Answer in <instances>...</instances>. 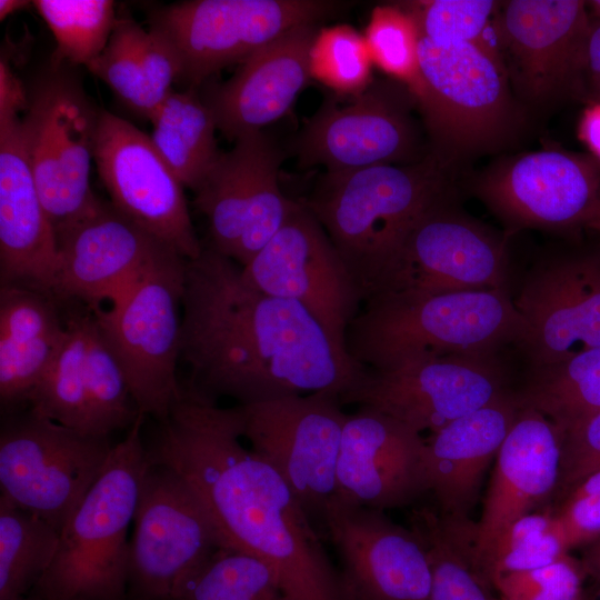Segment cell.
Returning a JSON list of instances; mask_svg holds the SVG:
<instances>
[{
    "label": "cell",
    "instance_id": "e575fe53",
    "mask_svg": "<svg viewBox=\"0 0 600 600\" xmlns=\"http://www.w3.org/2000/svg\"><path fill=\"white\" fill-rule=\"evenodd\" d=\"M168 600H287L276 573L250 554L218 548Z\"/></svg>",
    "mask_w": 600,
    "mask_h": 600
},
{
    "label": "cell",
    "instance_id": "5b68a950",
    "mask_svg": "<svg viewBox=\"0 0 600 600\" xmlns=\"http://www.w3.org/2000/svg\"><path fill=\"white\" fill-rule=\"evenodd\" d=\"M140 414L60 531L38 600H128L129 526L149 466Z\"/></svg>",
    "mask_w": 600,
    "mask_h": 600
},
{
    "label": "cell",
    "instance_id": "c3c4849f",
    "mask_svg": "<svg viewBox=\"0 0 600 600\" xmlns=\"http://www.w3.org/2000/svg\"><path fill=\"white\" fill-rule=\"evenodd\" d=\"M600 496V470L586 477L579 482L570 492H568L564 499H579L586 497Z\"/></svg>",
    "mask_w": 600,
    "mask_h": 600
},
{
    "label": "cell",
    "instance_id": "7402d4cb",
    "mask_svg": "<svg viewBox=\"0 0 600 600\" xmlns=\"http://www.w3.org/2000/svg\"><path fill=\"white\" fill-rule=\"evenodd\" d=\"M56 237L58 268L52 296L82 301L91 310L103 301L112 303L164 254L176 251L103 201Z\"/></svg>",
    "mask_w": 600,
    "mask_h": 600
},
{
    "label": "cell",
    "instance_id": "d4e9b609",
    "mask_svg": "<svg viewBox=\"0 0 600 600\" xmlns=\"http://www.w3.org/2000/svg\"><path fill=\"white\" fill-rule=\"evenodd\" d=\"M514 307L530 367L559 363L600 346V257L563 259L531 272Z\"/></svg>",
    "mask_w": 600,
    "mask_h": 600
},
{
    "label": "cell",
    "instance_id": "ee69618b",
    "mask_svg": "<svg viewBox=\"0 0 600 600\" xmlns=\"http://www.w3.org/2000/svg\"><path fill=\"white\" fill-rule=\"evenodd\" d=\"M142 57L147 90L154 111L174 90L173 84L179 80V63L168 43L150 29H146L143 34Z\"/></svg>",
    "mask_w": 600,
    "mask_h": 600
},
{
    "label": "cell",
    "instance_id": "cb8c5ba5",
    "mask_svg": "<svg viewBox=\"0 0 600 600\" xmlns=\"http://www.w3.org/2000/svg\"><path fill=\"white\" fill-rule=\"evenodd\" d=\"M423 457L421 433L359 407L344 422L333 497L382 511L409 506L428 492Z\"/></svg>",
    "mask_w": 600,
    "mask_h": 600
},
{
    "label": "cell",
    "instance_id": "f546056e",
    "mask_svg": "<svg viewBox=\"0 0 600 600\" xmlns=\"http://www.w3.org/2000/svg\"><path fill=\"white\" fill-rule=\"evenodd\" d=\"M149 121L156 149L183 187L196 191L221 153L213 116L198 89L173 90Z\"/></svg>",
    "mask_w": 600,
    "mask_h": 600
},
{
    "label": "cell",
    "instance_id": "9a60e30c",
    "mask_svg": "<svg viewBox=\"0 0 600 600\" xmlns=\"http://www.w3.org/2000/svg\"><path fill=\"white\" fill-rule=\"evenodd\" d=\"M509 391L498 356L423 357L367 369L339 402L371 408L419 433H433Z\"/></svg>",
    "mask_w": 600,
    "mask_h": 600
},
{
    "label": "cell",
    "instance_id": "4fadbf2b",
    "mask_svg": "<svg viewBox=\"0 0 600 600\" xmlns=\"http://www.w3.org/2000/svg\"><path fill=\"white\" fill-rule=\"evenodd\" d=\"M241 438L289 484L312 522L323 523L336 493L348 414L328 393L290 396L234 407Z\"/></svg>",
    "mask_w": 600,
    "mask_h": 600
},
{
    "label": "cell",
    "instance_id": "f907efd6",
    "mask_svg": "<svg viewBox=\"0 0 600 600\" xmlns=\"http://www.w3.org/2000/svg\"><path fill=\"white\" fill-rule=\"evenodd\" d=\"M32 4V1L26 0H1L0 1V19L3 20L8 16L21 11Z\"/></svg>",
    "mask_w": 600,
    "mask_h": 600
},
{
    "label": "cell",
    "instance_id": "2e32d148",
    "mask_svg": "<svg viewBox=\"0 0 600 600\" xmlns=\"http://www.w3.org/2000/svg\"><path fill=\"white\" fill-rule=\"evenodd\" d=\"M282 152L262 131L240 137L194 191L211 247L246 267L282 227L297 201L279 186Z\"/></svg>",
    "mask_w": 600,
    "mask_h": 600
},
{
    "label": "cell",
    "instance_id": "8d00e7d4",
    "mask_svg": "<svg viewBox=\"0 0 600 600\" xmlns=\"http://www.w3.org/2000/svg\"><path fill=\"white\" fill-rule=\"evenodd\" d=\"M568 550L553 514L528 513L497 539L474 570L489 586L500 576L557 562L569 556Z\"/></svg>",
    "mask_w": 600,
    "mask_h": 600
},
{
    "label": "cell",
    "instance_id": "681fc988",
    "mask_svg": "<svg viewBox=\"0 0 600 600\" xmlns=\"http://www.w3.org/2000/svg\"><path fill=\"white\" fill-rule=\"evenodd\" d=\"M584 573L600 582V536L591 541L581 561Z\"/></svg>",
    "mask_w": 600,
    "mask_h": 600
},
{
    "label": "cell",
    "instance_id": "ab89813d",
    "mask_svg": "<svg viewBox=\"0 0 600 600\" xmlns=\"http://www.w3.org/2000/svg\"><path fill=\"white\" fill-rule=\"evenodd\" d=\"M364 36L347 24L319 29L310 49V76L337 94L352 97L373 81Z\"/></svg>",
    "mask_w": 600,
    "mask_h": 600
},
{
    "label": "cell",
    "instance_id": "d6a6232c",
    "mask_svg": "<svg viewBox=\"0 0 600 600\" xmlns=\"http://www.w3.org/2000/svg\"><path fill=\"white\" fill-rule=\"evenodd\" d=\"M60 531L0 494V600L29 596L50 567Z\"/></svg>",
    "mask_w": 600,
    "mask_h": 600
},
{
    "label": "cell",
    "instance_id": "60d3db41",
    "mask_svg": "<svg viewBox=\"0 0 600 600\" xmlns=\"http://www.w3.org/2000/svg\"><path fill=\"white\" fill-rule=\"evenodd\" d=\"M363 36L373 63L412 92L420 78L419 32L413 19L398 3L378 6Z\"/></svg>",
    "mask_w": 600,
    "mask_h": 600
},
{
    "label": "cell",
    "instance_id": "ffe728a7",
    "mask_svg": "<svg viewBox=\"0 0 600 600\" xmlns=\"http://www.w3.org/2000/svg\"><path fill=\"white\" fill-rule=\"evenodd\" d=\"M94 162L117 211L186 260L200 256L203 244L191 221L184 187L149 136L101 110Z\"/></svg>",
    "mask_w": 600,
    "mask_h": 600
},
{
    "label": "cell",
    "instance_id": "52a82bcc",
    "mask_svg": "<svg viewBox=\"0 0 600 600\" xmlns=\"http://www.w3.org/2000/svg\"><path fill=\"white\" fill-rule=\"evenodd\" d=\"M187 260L170 251L107 310H91L140 413L164 420L182 387L181 318Z\"/></svg>",
    "mask_w": 600,
    "mask_h": 600
},
{
    "label": "cell",
    "instance_id": "ba28073f",
    "mask_svg": "<svg viewBox=\"0 0 600 600\" xmlns=\"http://www.w3.org/2000/svg\"><path fill=\"white\" fill-rule=\"evenodd\" d=\"M346 3L326 0H192L152 8L149 29L171 48L179 83L199 89L288 30L318 23Z\"/></svg>",
    "mask_w": 600,
    "mask_h": 600
},
{
    "label": "cell",
    "instance_id": "9c48e42d",
    "mask_svg": "<svg viewBox=\"0 0 600 600\" xmlns=\"http://www.w3.org/2000/svg\"><path fill=\"white\" fill-rule=\"evenodd\" d=\"M63 66H51L28 93L22 136L40 199L54 231L100 203L90 186L100 111Z\"/></svg>",
    "mask_w": 600,
    "mask_h": 600
},
{
    "label": "cell",
    "instance_id": "8fae6325",
    "mask_svg": "<svg viewBox=\"0 0 600 600\" xmlns=\"http://www.w3.org/2000/svg\"><path fill=\"white\" fill-rule=\"evenodd\" d=\"M591 20L582 0L500 2L494 47L521 104L542 108L586 93Z\"/></svg>",
    "mask_w": 600,
    "mask_h": 600
},
{
    "label": "cell",
    "instance_id": "3957f363",
    "mask_svg": "<svg viewBox=\"0 0 600 600\" xmlns=\"http://www.w3.org/2000/svg\"><path fill=\"white\" fill-rule=\"evenodd\" d=\"M452 172L433 156L326 173L301 202L326 230L362 303L388 289L416 224L450 199Z\"/></svg>",
    "mask_w": 600,
    "mask_h": 600
},
{
    "label": "cell",
    "instance_id": "7c38bea8",
    "mask_svg": "<svg viewBox=\"0 0 600 600\" xmlns=\"http://www.w3.org/2000/svg\"><path fill=\"white\" fill-rule=\"evenodd\" d=\"M414 108L408 87L391 78L373 80L343 107L329 98L294 140L298 163L337 173L420 161L430 149L412 116Z\"/></svg>",
    "mask_w": 600,
    "mask_h": 600
},
{
    "label": "cell",
    "instance_id": "f35d334b",
    "mask_svg": "<svg viewBox=\"0 0 600 600\" xmlns=\"http://www.w3.org/2000/svg\"><path fill=\"white\" fill-rule=\"evenodd\" d=\"M144 32L146 29L130 14H118L104 50L87 69L102 80L128 109L149 120L153 109L142 57Z\"/></svg>",
    "mask_w": 600,
    "mask_h": 600
},
{
    "label": "cell",
    "instance_id": "f6af8a7d",
    "mask_svg": "<svg viewBox=\"0 0 600 600\" xmlns=\"http://www.w3.org/2000/svg\"><path fill=\"white\" fill-rule=\"evenodd\" d=\"M553 516L568 549L600 536V496L564 499Z\"/></svg>",
    "mask_w": 600,
    "mask_h": 600
},
{
    "label": "cell",
    "instance_id": "4316f807",
    "mask_svg": "<svg viewBox=\"0 0 600 600\" xmlns=\"http://www.w3.org/2000/svg\"><path fill=\"white\" fill-rule=\"evenodd\" d=\"M562 437L544 414L520 407L496 456L482 514L473 527L474 569L514 521L557 493Z\"/></svg>",
    "mask_w": 600,
    "mask_h": 600
},
{
    "label": "cell",
    "instance_id": "7dc6e473",
    "mask_svg": "<svg viewBox=\"0 0 600 600\" xmlns=\"http://www.w3.org/2000/svg\"><path fill=\"white\" fill-rule=\"evenodd\" d=\"M579 136L592 156L600 160V102L584 110L579 123Z\"/></svg>",
    "mask_w": 600,
    "mask_h": 600
},
{
    "label": "cell",
    "instance_id": "e0dca14e",
    "mask_svg": "<svg viewBox=\"0 0 600 600\" xmlns=\"http://www.w3.org/2000/svg\"><path fill=\"white\" fill-rule=\"evenodd\" d=\"M241 274L259 291L301 304L348 352L347 331L362 300L326 230L301 201Z\"/></svg>",
    "mask_w": 600,
    "mask_h": 600
},
{
    "label": "cell",
    "instance_id": "1f68e13d",
    "mask_svg": "<svg viewBox=\"0 0 600 600\" xmlns=\"http://www.w3.org/2000/svg\"><path fill=\"white\" fill-rule=\"evenodd\" d=\"M514 397L520 407L538 410L563 433L600 411V346L559 363L530 367Z\"/></svg>",
    "mask_w": 600,
    "mask_h": 600
},
{
    "label": "cell",
    "instance_id": "5bb4252c",
    "mask_svg": "<svg viewBox=\"0 0 600 600\" xmlns=\"http://www.w3.org/2000/svg\"><path fill=\"white\" fill-rule=\"evenodd\" d=\"M129 539L127 599L168 600L220 542L201 502L169 467L143 474Z\"/></svg>",
    "mask_w": 600,
    "mask_h": 600
},
{
    "label": "cell",
    "instance_id": "83f0119b",
    "mask_svg": "<svg viewBox=\"0 0 600 600\" xmlns=\"http://www.w3.org/2000/svg\"><path fill=\"white\" fill-rule=\"evenodd\" d=\"M520 406L511 390L424 438V472L437 513L466 526L484 471L496 458Z\"/></svg>",
    "mask_w": 600,
    "mask_h": 600
},
{
    "label": "cell",
    "instance_id": "11a10c76",
    "mask_svg": "<svg viewBox=\"0 0 600 600\" xmlns=\"http://www.w3.org/2000/svg\"><path fill=\"white\" fill-rule=\"evenodd\" d=\"M580 600H583L582 598Z\"/></svg>",
    "mask_w": 600,
    "mask_h": 600
},
{
    "label": "cell",
    "instance_id": "f1b7e54d",
    "mask_svg": "<svg viewBox=\"0 0 600 600\" xmlns=\"http://www.w3.org/2000/svg\"><path fill=\"white\" fill-rule=\"evenodd\" d=\"M52 296L1 284L0 400L2 407L28 403L29 397L66 336Z\"/></svg>",
    "mask_w": 600,
    "mask_h": 600
},
{
    "label": "cell",
    "instance_id": "4dcf8cb0",
    "mask_svg": "<svg viewBox=\"0 0 600 600\" xmlns=\"http://www.w3.org/2000/svg\"><path fill=\"white\" fill-rule=\"evenodd\" d=\"M90 313H73L66 321L64 339L32 390L33 413L96 437L90 382L86 364Z\"/></svg>",
    "mask_w": 600,
    "mask_h": 600
},
{
    "label": "cell",
    "instance_id": "603a6c76",
    "mask_svg": "<svg viewBox=\"0 0 600 600\" xmlns=\"http://www.w3.org/2000/svg\"><path fill=\"white\" fill-rule=\"evenodd\" d=\"M507 273L504 240L452 208L448 199L412 229L383 292L499 290L506 289Z\"/></svg>",
    "mask_w": 600,
    "mask_h": 600
},
{
    "label": "cell",
    "instance_id": "bcb514c9",
    "mask_svg": "<svg viewBox=\"0 0 600 600\" xmlns=\"http://www.w3.org/2000/svg\"><path fill=\"white\" fill-rule=\"evenodd\" d=\"M586 86L591 84L600 102V21H591L584 54Z\"/></svg>",
    "mask_w": 600,
    "mask_h": 600
},
{
    "label": "cell",
    "instance_id": "8992f818",
    "mask_svg": "<svg viewBox=\"0 0 600 600\" xmlns=\"http://www.w3.org/2000/svg\"><path fill=\"white\" fill-rule=\"evenodd\" d=\"M420 78L411 92L430 153L451 172L506 148L523 120L504 68L472 43L440 44L419 34Z\"/></svg>",
    "mask_w": 600,
    "mask_h": 600
},
{
    "label": "cell",
    "instance_id": "d590c367",
    "mask_svg": "<svg viewBox=\"0 0 600 600\" xmlns=\"http://www.w3.org/2000/svg\"><path fill=\"white\" fill-rule=\"evenodd\" d=\"M32 4L56 39L53 67L87 68L104 50L118 17L110 0H36Z\"/></svg>",
    "mask_w": 600,
    "mask_h": 600
},
{
    "label": "cell",
    "instance_id": "b9f144b4",
    "mask_svg": "<svg viewBox=\"0 0 600 600\" xmlns=\"http://www.w3.org/2000/svg\"><path fill=\"white\" fill-rule=\"evenodd\" d=\"M570 556L551 564L498 577L492 586L500 600H580L584 576Z\"/></svg>",
    "mask_w": 600,
    "mask_h": 600
},
{
    "label": "cell",
    "instance_id": "836d02e7",
    "mask_svg": "<svg viewBox=\"0 0 600 600\" xmlns=\"http://www.w3.org/2000/svg\"><path fill=\"white\" fill-rule=\"evenodd\" d=\"M474 523L460 527L441 519L437 511H414L411 529L421 538L431 568L429 600H500L472 566Z\"/></svg>",
    "mask_w": 600,
    "mask_h": 600
},
{
    "label": "cell",
    "instance_id": "d6986e66",
    "mask_svg": "<svg viewBox=\"0 0 600 600\" xmlns=\"http://www.w3.org/2000/svg\"><path fill=\"white\" fill-rule=\"evenodd\" d=\"M28 93L7 61L0 62V276L1 284L52 296L57 237L40 199L22 136ZM53 297V296H52Z\"/></svg>",
    "mask_w": 600,
    "mask_h": 600
},
{
    "label": "cell",
    "instance_id": "484cf974",
    "mask_svg": "<svg viewBox=\"0 0 600 600\" xmlns=\"http://www.w3.org/2000/svg\"><path fill=\"white\" fill-rule=\"evenodd\" d=\"M317 23L297 26L240 63L224 82H206L199 94L217 129L237 140L281 118L307 86Z\"/></svg>",
    "mask_w": 600,
    "mask_h": 600
},
{
    "label": "cell",
    "instance_id": "44dd1931",
    "mask_svg": "<svg viewBox=\"0 0 600 600\" xmlns=\"http://www.w3.org/2000/svg\"><path fill=\"white\" fill-rule=\"evenodd\" d=\"M322 524L339 556L349 600H429L430 562L413 529L397 524L382 510L336 497Z\"/></svg>",
    "mask_w": 600,
    "mask_h": 600
},
{
    "label": "cell",
    "instance_id": "7a4b0ae2",
    "mask_svg": "<svg viewBox=\"0 0 600 600\" xmlns=\"http://www.w3.org/2000/svg\"><path fill=\"white\" fill-rule=\"evenodd\" d=\"M160 422L148 458L188 483L220 547L263 561L287 600H349L339 569L289 484L242 446L234 407H219L182 387Z\"/></svg>",
    "mask_w": 600,
    "mask_h": 600
},
{
    "label": "cell",
    "instance_id": "6da1fadb",
    "mask_svg": "<svg viewBox=\"0 0 600 600\" xmlns=\"http://www.w3.org/2000/svg\"><path fill=\"white\" fill-rule=\"evenodd\" d=\"M182 307L187 387L210 400L340 398L367 370L301 304L254 289L241 267L209 246L186 262Z\"/></svg>",
    "mask_w": 600,
    "mask_h": 600
},
{
    "label": "cell",
    "instance_id": "816d5d0a",
    "mask_svg": "<svg viewBox=\"0 0 600 600\" xmlns=\"http://www.w3.org/2000/svg\"><path fill=\"white\" fill-rule=\"evenodd\" d=\"M587 8L597 21H600V0L586 1Z\"/></svg>",
    "mask_w": 600,
    "mask_h": 600
},
{
    "label": "cell",
    "instance_id": "7bdbcfd3",
    "mask_svg": "<svg viewBox=\"0 0 600 600\" xmlns=\"http://www.w3.org/2000/svg\"><path fill=\"white\" fill-rule=\"evenodd\" d=\"M600 470V411L563 432L557 494L564 497L586 477Z\"/></svg>",
    "mask_w": 600,
    "mask_h": 600
},
{
    "label": "cell",
    "instance_id": "f5cc1de1",
    "mask_svg": "<svg viewBox=\"0 0 600 600\" xmlns=\"http://www.w3.org/2000/svg\"><path fill=\"white\" fill-rule=\"evenodd\" d=\"M594 229L600 230V189H599V219Z\"/></svg>",
    "mask_w": 600,
    "mask_h": 600
},
{
    "label": "cell",
    "instance_id": "db71d44e",
    "mask_svg": "<svg viewBox=\"0 0 600 600\" xmlns=\"http://www.w3.org/2000/svg\"><path fill=\"white\" fill-rule=\"evenodd\" d=\"M13 600H38V599L33 598L32 596H26V597L17 598Z\"/></svg>",
    "mask_w": 600,
    "mask_h": 600
},
{
    "label": "cell",
    "instance_id": "74e56055",
    "mask_svg": "<svg viewBox=\"0 0 600 600\" xmlns=\"http://www.w3.org/2000/svg\"><path fill=\"white\" fill-rule=\"evenodd\" d=\"M398 4L413 19L422 37L440 44L472 43L502 66L493 36L499 1L421 0Z\"/></svg>",
    "mask_w": 600,
    "mask_h": 600
},
{
    "label": "cell",
    "instance_id": "30bf717a",
    "mask_svg": "<svg viewBox=\"0 0 600 600\" xmlns=\"http://www.w3.org/2000/svg\"><path fill=\"white\" fill-rule=\"evenodd\" d=\"M112 447L109 438L79 433L29 410L1 428V496L61 531Z\"/></svg>",
    "mask_w": 600,
    "mask_h": 600
},
{
    "label": "cell",
    "instance_id": "277c9868",
    "mask_svg": "<svg viewBox=\"0 0 600 600\" xmlns=\"http://www.w3.org/2000/svg\"><path fill=\"white\" fill-rule=\"evenodd\" d=\"M528 327L506 289L449 293L383 292L363 302L347 350L369 370L442 356H498L519 348Z\"/></svg>",
    "mask_w": 600,
    "mask_h": 600
},
{
    "label": "cell",
    "instance_id": "ac0fdd59",
    "mask_svg": "<svg viewBox=\"0 0 600 600\" xmlns=\"http://www.w3.org/2000/svg\"><path fill=\"white\" fill-rule=\"evenodd\" d=\"M472 190L512 230H560L599 219L600 160L563 150L526 152L480 173Z\"/></svg>",
    "mask_w": 600,
    "mask_h": 600
}]
</instances>
